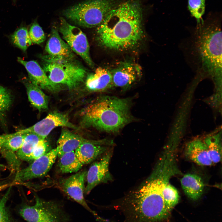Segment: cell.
<instances>
[{
	"label": "cell",
	"instance_id": "obj_1",
	"mask_svg": "<svg viewBox=\"0 0 222 222\" xmlns=\"http://www.w3.org/2000/svg\"><path fill=\"white\" fill-rule=\"evenodd\" d=\"M190 63L198 75L210 76L219 82L222 76L221 18L210 14L197 23L187 42Z\"/></svg>",
	"mask_w": 222,
	"mask_h": 222
},
{
	"label": "cell",
	"instance_id": "obj_2",
	"mask_svg": "<svg viewBox=\"0 0 222 222\" xmlns=\"http://www.w3.org/2000/svg\"><path fill=\"white\" fill-rule=\"evenodd\" d=\"M142 9L138 0L119 3L97 27L100 43L106 48L124 50L136 46L143 35Z\"/></svg>",
	"mask_w": 222,
	"mask_h": 222
},
{
	"label": "cell",
	"instance_id": "obj_3",
	"mask_svg": "<svg viewBox=\"0 0 222 222\" xmlns=\"http://www.w3.org/2000/svg\"><path fill=\"white\" fill-rule=\"evenodd\" d=\"M128 99L105 96L95 99L80 113L81 126L108 132L118 131L133 120Z\"/></svg>",
	"mask_w": 222,
	"mask_h": 222
},
{
	"label": "cell",
	"instance_id": "obj_4",
	"mask_svg": "<svg viewBox=\"0 0 222 222\" xmlns=\"http://www.w3.org/2000/svg\"><path fill=\"white\" fill-rule=\"evenodd\" d=\"M160 173L158 169L155 171L125 199L138 222H161L170 216L162 194L165 179Z\"/></svg>",
	"mask_w": 222,
	"mask_h": 222
},
{
	"label": "cell",
	"instance_id": "obj_5",
	"mask_svg": "<svg viewBox=\"0 0 222 222\" xmlns=\"http://www.w3.org/2000/svg\"><path fill=\"white\" fill-rule=\"evenodd\" d=\"M43 69L54 83L62 84L70 89L76 88L83 81L86 71L73 59L42 56Z\"/></svg>",
	"mask_w": 222,
	"mask_h": 222
},
{
	"label": "cell",
	"instance_id": "obj_6",
	"mask_svg": "<svg viewBox=\"0 0 222 222\" xmlns=\"http://www.w3.org/2000/svg\"><path fill=\"white\" fill-rule=\"evenodd\" d=\"M119 3L118 0H88L63 11L68 19L82 27H98Z\"/></svg>",
	"mask_w": 222,
	"mask_h": 222
},
{
	"label": "cell",
	"instance_id": "obj_7",
	"mask_svg": "<svg viewBox=\"0 0 222 222\" xmlns=\"http://www.w3.org/2000/svg\"><path fill=\"white\" fill-rule=\"evenodd\" d=\"M19 213L27 222H70L68 215L60 204L37 197L34 205L23 207Z\"/></svg>",
	"mask_w": 222,
	"mask_h": 222
},
{
	"label": "cell",
	"instance_id": "obj_8",
	"mask_svg": "<svg viewBox=\"0 0 222 222\" xmlns=\"http://www.w3.org/2000/svg\"><path fill=\"white\" fill-rule=\"evenodd\" d=\"M59 31L72 51L79 55L89 66L93 67L94 64L90 57L87 39L81 29L71 25L64 18H61Z\"/></svg>",
	"mask_w": 222,
	"mask_h": 222
},
{
	"label": "cell",
	"instance_id": "obj_9",
	"mask_svg": "<svg viewBox=\"0 0 222 222\" xmlns=\"http://www.w3.org/2000/svg\"><path fill=\"white\" fill-rule=\"evenodd\" d=\"M56 148L32 161L27 167L17 172L14 179L15 183H22L34 179L42 177L49 171L57 156Z\"/></svg>",
	"mask_w": 222,
	"mask_h": 222
},
{
	"label": "cell",
	"instance_id": "obj_10",
	"mask_svg": "<svg viewBox=\"0 0 222 222\" xmlns=\"http://www.w3.org/2000/svg\"><path fill=\"white\" fill-rule=\"evenodd\" d=\"M58 126L65 127L74 129H78L70 121L66 114L53 111L32 126L18 132L20 134L33 133L44 139L54 129Z\"/></svg>",
	"mask_w": 222,
	"mask_h": 222
},
{
	"label": "cell",
	"instance_id": "obj_11",
	"mask_svg": "<svg viewBox=\"0 0 222 222\" xmlns=\"http://www.w3.org/2000/svg\"><path fill=\"white\" fill-rule=\"evenodd\" d=\"M112 156V151H108L99 160L93 163L87 171L86 178L87 184L84 191L86 194H88L98 184L113 180L109 170Z\"/></svg>",
	"mask_w": 222,
	"mask_h": 222
},
{
	"label": "cell",
	"instance_id": "obj_12",
	"mask_svg": "<svg viewBox=\"0 0 222 222\" xmlns=\"http://www.w3.org/2000/svg\"><path fill=\"white\" fill-rule=\"evenodd\" d=\"M86 173V171H81L63 179L60 182V185L69 197L95 215L96 214L88 206L84 196Z\"/></svg>",
	"mask_w": 222,
	"mask_h": 222
},
{
	"label": "cell",
	"instance_id": "obj_13",
	"mask_svg": "<svg viewBox=\"0 0 222 222\" xmlns=\"http://www.w3.org/2000/svg\"><path fill=\"white\" fill-rule=\"evenodd\" d=\"M26 134H19L16 132L0 135V153L13 171L19 170L20 162L16 153L22 145Z\"/></svg>",
	"mask_w": 222,
	"mask_h": 222
},
{
	"label": "cell",
	"instance_id": "obj_14",
	"mask_svg": "<svg viewBox=\"0 0 222 222\" xmlns=\"http://www.w3.org/2000/svg\"><path fill=\"white\" fill-rule=\"evenodd\" d=\"M17 61L25 68L28 74L29 80L32 83L41 89L52 92L60 90L59 85L53 83L49 80L43 68L37 62L26 61L20 57L17 58Z\"/></svg>",
	"mask_w": 222,
	"mask_h": 222
},
{
	"label": "cell",
	"instance_id": "obj_15",
	"mask_svg": "<svg viewBox=\"0 0 222 222\" xmlns=\"http://www.w3.org/2000/svg\"><path fill=\"white\" fill-rule=\"evenodd\" d=\"M112 141L107 139L100 140H88L82 143L75 150L76 156L84 165L90 163L105 152L108 146L113 144Z\"/></svg>",
	"mask_w": 222,
	"mask_h": 222
},
{
	"label": "cell",
	"instance_id": "obj_16",
	"mask_svg": "<svg viewBox=\"0 0 222 222\" xmlns=\"http://www.w3.org/2000/svg\"><path fill=\"white\" fill-rule=\"evenodd\" d=\"M111 72L113 86L126 88L133 84L140 76L141 69L138 65L125 63Z\"/></svg>",
	"mask_w": 222,
	"mask_h": 222
},
{
	"label": "cell",
	"instance_id": "obj_17",
	"mask_svg": "<svg viewBox=\"0 0 222 222\" xmlns=\"http://www.w3.org/2000/svg\"><path fill=\"white\" fill-rule=\"evenodd\" d=\"M45 50L47 55L55 57L70 59H74V57L73 51L55 28L51 30Z\"/></svg>",
	"mask_w": 222,
	"mask_h": 222
},
{
	"label": "cell",
	"instance_id": "obj_18",
	"mask_svg": "<svg viewBox=\"0 0 222 222\" xmlns=\"http://www.w3.org/2000/svg\"><path fill=\"white\" fill-rule=\"evenodd\" d=\"M85 84L87 88L91 91L106 90L113 86L111 72L105 68L98 67L94 73L88 75Z\"/></svg>",
	"mask_w": 222,
	"mask_h": 222
},
{
	"label": "cell",
	"instance_id": "obj_19",
	"mask_svg": "<svg viewBox=\"0 0 222 222\" xmlns=\"http://www.w3.org/2000/svg\"><path fill=\"white\" fill-rule=\"evenodd\" d=\"M186 154L188 158L199 165L209 166L213 163L206 144L200 140L189 142L186 147Z\"/></svg>",
	"mask_w": 222,
	"mask_h": 222
},
{
	"label": "cell",
	"instance_id": "obj_20",
	"mask_svg": "<svg viewBox=\"0 0 222 222\" xmlns=\"http://www.w3.org/2000/svg\"><path fill=\"white\" fill-rule=\"evenodd\" d=\"M88 140L67 129H63L56 143L57 156L59 158L66 153L74 151L82 143Z\"/></svg>",
	"mask_w": 222,
	"mask_h": 222
},
{
	"label": "cell",
	"instance_id": "obj_21",
	"mask_svg": "<svg viewBox=\"0 0 222 222\" xmlns=\"http://www.w3.org/2000/svg\"><path fill=\"white\" fill-rule=\"evenodd\" d=\"M180 182L184 192L192 199L197 200L202 195L204 185L199 176L194 174H187L181 178Z\"/></svg>",
	"mask_w": 222,
	"mask_h": 222
},
{
	"label": "cell",
	"instance_id": "obj_22",
	"mask_svg": "<svg viewBox=\"0 0 222 222\" xmlns=\"http://www.w3.org/2000/svg\"><path fill=\"white\" fill-rule=\"evenodd\" d=\"M23 82L26 88L28 100L32 106L39 111L47 109L48 98L41 88L28 79H24Z\"/></svg>",
	"mask_w": 222,
	"mask_h": 222
},
{
	"label": "cell",
	"instance_id": "obj_23",
	"mask_svg": "<svg viewBox=\"0 0 222 222\" xmlns=\"http://www.w3.org/2000/svg\"><path fill=\"white\" fill-rule=\"evenodd\" d=\"M59 158L58 166L62 173L77 172L83 165L76 156L74 151L66 153Z\"/></svg>",
	"mask_w": 222,
	"mask_h": 222
},
{
	"label": "cell",
	"instance_id": "obj_24",
	"mask_svg": "<svg viewBox=\"0 0 222 222\" xmlns=\"http://www.w3.org/2000/svg\"><path fill=\"white\" fill-rule=\"evenodd\" d=\"M42 139L35 134L27 133L22 145L16 153V155L19 159L29 162L30 155L35 146Z\"/></svg>",
	"mask_w": 222,
	"mask_h": 222
},
{
	"label": "cell",
	"instance_id": "obj_25",
	"mask_svg": "<svg viewBox=\"0 0 222 222\" xmlns=\"http://www.w3.org/2000/svg\"><path fill=\"white\" fill-rule=\"evenodd\" d=\"M204 142L212 163L219 162L221 160L222 153L220 134L208 137Z\"/></svg>",
	"mask_w": 222,
	"mask_h": 222
},
{
	"label": "cell",
	"instance_id": "obj_26",
	"mask_svg": "<svg viewBox=\"0 0 222 222\" xmlns=\"http://www.w3.org/2000/svg\"><path fill=\"white\" fill-rule=\"evenodd\" d=\"M162 194L166 206L171 212L179 200L177 190L165 180L162 189Z\"/></svg>",
	"mask_w": 222,
	"mask_h": 222
},
{
	"label": "cell",
	"instance_id": "obj_27",
	"mask_svg": "<svg viewBox=\"0 0 222 222\" xmlns=\"http://www.w3.org/2000/svg\"><path fill=\"white\" fill-rule=\"evenodd\" d=\"M13 43L24 51L32 44L28 31L25 27H22L16 30L11 36Z\"/></svg>",
	"mask_w": 222,
	"mask_h": 222
},
{
	"label": "cell",
	"instance_id": "obj_28",
	"mask_svg": "<svg viewBox=\"0 0 222 222\" xmlns=\"http://www.w3.org/2000/svg\"><path fill=\"white\" fill-rule=\"evenodd\" d=\"M187 7L192 16L195 18L197 23L203 20L205 8V0H188Z\"/></svg>",
	"mask_w": 222,
	"mask_h": 222
},
{
	"label": "cell",
	"instance_id": "obj_29",
	"mask_svg": "<svg viewBox=\"0 0 222 222\" xmlns=\"http://www.w3.org/2000/svg\"><path fill=\"white\" fill-rule=\"evenodd\" d=\"M12 101L11 94L8 90L0 85V121L4 119L5 114Z\"/></svg>",
	"mask_w": 222,
	"mask_h": 222
},
{
	"label": "cell",
	"instance_id": "obj_30",
	"mask_svg": "<svg viewBox=\"0 0 222 222\" xmlns=\"http://www.w3.org/2000/svg\"><path fill=\"white\" fill-rule=\"evenodd\" d=\"M28 33L32 42L34 43L40 44L45 39V35L42 28L36 22L32 23Z\"/></svg>",
	"mask_w": 222,
	"mask_h": 222
},
{
	"label": "cell",
	"instance_id": "obj_31",
	"mask_svg": "<svg viewBox=\"0 0 222 222\" xmlns=\"http://www.w3.org/2000/svg\"><path fill=\"white\" fill-rule=\"evenodd\" d=\"M51 150L50 146L45 139H40L35 146L30 155L29 162L33 161L45 154Z\"/></svg>",
	"mask_w": 222,
	"mask_h": 222
},
{
	"label": "cell",
	"instance_id": "obj_32",
	"mask_svg": "<svg viewBox=\"0 0 222 222\" xmlns=\"http://www.w3.org/2000/svg\"><path fill=\"white\" fill-rule=\"evenodd\" d=\"M11 188L10 186L4 195L0 198V222H14L10 215L6 206Z\"/></svg>",
	"mask_w": 222,
	"mask_h": 222
},
{
	"label": "cell",
	"instance_id": "obj_33",
	"mask_svg": "<svg viewBox=\"0 0 222 222\" xmlns=\"http://www.w3.org/2000/svg\"><path fill=\"white\" fill-rule=\"evenodd\" d=\"M2 166V165H0V170H1V168Z\"/></svg>",
	"mask_w": 222,
	"mask_h": 222
},
{
	"label": "cell",
	"instance_id": "obj_34",
	"mask_svg": "<svg viewBox=\"0 0 222 222\" xmlns=\"http://www.w3.org/2000/svg\"><path fill=\"white\" fill-rule=\"evenodd\" d=\"M16 0H13V1L14 2H15L16 1Z\"/></svg>",
	"mask_w": 222,
	"mask_h": 222
}]
</instances>
